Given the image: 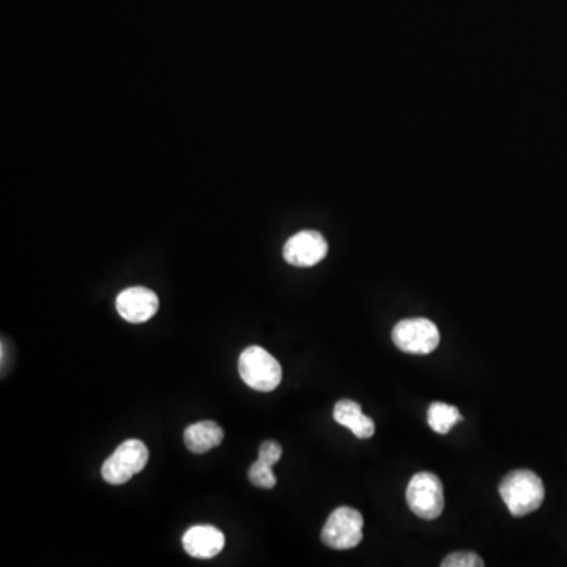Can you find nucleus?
I'll use <instances>...</instances> for the list:
<instances>
[{"label": "nucleus", "mask_w": 567, "mask_h": 567, "mask_svg": "<svg viewBox=\"0 0 567 567\" xmlns=\"http://www.w3.org/2000/svg\"><path fill=\"white\" fill-rule=\"evenodd\" d=\"M183 549L193 558L210 560L223 552L226 538L223 531L212 525H196L183 534Z\"/></svg>", "instance_id": "obj_9"}, {"label": "nucleus", "mask_w": 567, "mask_h": 567, "mask_svg": "<svg viewBox=\"0 0 567 567\" xmlns=\"http://www.w3.org/2000/svg\"><path fill=\"white\" fill-rule=\"evenodd\" d=\"M393 342L397 349L410 355H429L440 344V331L427 319H405L393 330Z\"/></svg>", "instance_id": "obj_6"}, {"label": "nucleus", "mask_w": 567, "mask_h": 567, "mask_svg": "<svg viewBox=\"0 0 567 567\" xmlns=\"http://www.w3.org/2000/svg\"><path fill=\"white\" fill-rule=\"evenodd\" d=\"M328 254V243L319 232L303 230L287 240L282 256L293 267L309 268L320 264Z\"/></svg>", "instance_id": "obj_7"}, {"label": "nucleus", "mask_w": 567, "mask_h": 567, "mask_svg": "<svg viewBox=\"0 0 567 567\" xmlns=\"http://www.w3.org/2000/svg\"><path fill=\"white\" fill-rule=\"evenodd\" d=\"M281 457H282V448L281 445H279V443H276V441L268 440V441H264V443L260 445L259 460H262L264 464L273 467V465L278 464L279 460H281Z\"/></svg>", "instance_id": "obj_15"}, {"label": "nucleus", "mask_w": 567, "mask_h": 567, "mask_svg": "<svg viewBox=\"0 0 567 567\" xmlns=\"http://www.w3.org/2000/svg\"><path fill=\"white\" fill-rule=\"evenodd\" d=\"M238 372L249 388L260 393L276 390L282 380L281 364L259 345H251L243 350L238 360Z\"/></svg>", "instance_id": "obj_2"}, {"label": "nucleus", "mask_w": 567, "mask_h": 567, "mask_svg": "<svg viewBox=\"0 0 567 567\" xmlns=\"http://www.w3.org/2000/svg\"><path fill=\"white\" fill-rule=\"evenodd\" d=\"M333 418L336 423L352 430L353 435L360 440L374 437L375 423L369 416L364 415L358 402L342 399L334 405Z\"/></svg>", "instance_id": "obj_10"}, {"label": "nucleus", "mask_w": 567, "mask_h": 567, "mask_svg": "<svg viewBox=\"0 0 567 567\" xmlns=\"http://www.w3.org/2000/svg\"><path fill=\"white\" fill-rule=\"evenodd\" d=\"M183 438L191 453L205 454L223 443L224 430L215 421H201L186 427Z\"/></svg>", "instance_id": "obj_11"}, {"label": "nucleus", "mask_w": 567, "mask_h": 567, "mask_svg": "<svg viewBox=\"0 0 567 567\" xmlns=\"http://www.w3.org/2000/svg\"><path fill=\"white\" fill-rule=\"evenodd\" d=\"M464 416L460 415L459 408L454 405L434 402L427 410V423L430 429L440 435L448 434L457 423H460Z\"/></svg>", "instance_id": "obj_12"}, {"label": "nucleus", "mask_w": 567, "mask_h": 567, "mask_svg": "<svg viewBox=\"0 0 567 567\" xmlns=\"http://www.w3.org/2000/svg\"><path fill=\"white\" fill-rule=\"evenodd\" d=\"M500 495L511 516H528L544 503L545 489L542 479L530 470L511 471L501 481Z\"/></svg>", "instance_id": "obj_1"}, {"label": "nucleus", "mask_w": 567, "mask_h": 567, "mask_svg": "<svg viewBox=\"0 0 567 567\" xmlns=\"http://www.w3.org/2000/svg\"><path fill=\"white\" fill-rule=\"evenodd\" d=\"M443 567H482L484 566V561H482L481 556L476 555L473 552H457L453 555L446 556L443 563Z\"/></svg>", "instance_id": "obj_14"}, {"label": "nucleus", "mask_w": 567, "mask_h": 567, "mask_svg": "<svg viewBox=\"0 0 567 567\" xmlns=\"http://www.w3.org/2000/svg\"><path fill=\"white\" fill-rule=\"evenodd\" d=\"M115 306H117L120 317L126 322L144 323L158 312L160 300L150 289L130 287L119 293Z\"/></svg>", "instance_id": "obj_8"}, {"label": "nucleus", "mask_w": 567, "mask_h": 567, "mask_svg": "<svg viewBox=\"0 0 567 567\" xmlns=\"http://www.w3.org/2000/svg\"><path fill=\"white\" fill-rule=\"evenodd\" d=\"M363 525V516L356 509H334L322 530L323 544L334 550L355 549L363 541Z\"/></svg>", "instance_id": "obj_5"}, {"label": "nucleus", "mask_w": 567, "mask_h": 567, "mask_svg": "<svg viewBox=\"0 0 567 567\" xmlns=\"http://www.w3.org/2000/svg\"><path fill=\"white\" fill-rule=\"evenodd\" d=\"M248 476L249 481L254 486L260 487V489H273L276 486V482H278L275 473H273V467L264 464L262 460H257V462L251 465Z\"/></svg>", "instance_id": "obj_13"}, {"label": "nucleus", "mask_w": 567, "mask_h": 567, "mask_svg": "<svg viewBox=\"0 0 567 567\" xmlns=\"http://www.w3.org/2000/svg\"><path fill=\"white\" fill-rule=\"evenodd\" d=\"M149 462V448L141 440L123 441L114 454L104 460L101 476L111 486H122L144 470Z\"/></svg>", "instance_id": "obj_3"}, {"label": "nucleus", "mask_w": 567, "mask_h": 567, "mask_svg": "<svg viewBox=\"0 0 567 567\" xmlns=\"http://www.w3.org/2000/svg\"><path fill=\"white\" fill-rule=\"evenodd\" d=\"M408 508L424 520H435L445 509V495L440 478L429 471L416 473L407 487Z\"/></svg>", "instance_id": "obj_4"}]
</instances>
